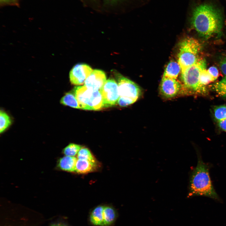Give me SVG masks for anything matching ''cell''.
Masks as SVG:
<instances>
[{
  "label": "cell",
  "instance_id": "1",
  "mask_svg": "<svg viewBox=\"0 0 226 226\" xmlns=\"http://www.w3.org/2000/svg\"><path fill=\"white\" fill-rule=\"evenodd\" d=\"M191 23L199 35L207 39L220 32L223 24V17L218 8L203 3L194 9Z\"/></svg>",
  "mask_w": 226,
  "mask_h": 226
},
{
  "label": "cell",
  "instance_id": "2",
  "mask_svg": "<svg viewBox=\"0 0 226 226\" xmlns=\"http://www.w3.org/2000/svg\"><path fill=\"white\" fill-rule=\"evenodd\" d=\"M197 154V164L191 173L188 196H202L218 200L211 180L208 166L202 160L200 153Z\"/></svg>",
  "mask_w": 226,
  "mask_h": 226
},
{
  "label": "cell",
  "instance_id": "3",
  "mask_svg": "<svg viewBox=\"0 0 226 226\" xmlns=\"http://www.w3.org/2000/svg\"><path fill=\"white\" fill-rule=\"evenodd\" d=\"M205 59L201 58L197 62L181 71V79L184 94L206 95L208 94L206 86L200 82L201 72L206 69Z\"/></svg>",
  "mask_w": 226,
  "mask_h": 226
},
{
  "label": "cell",
  "instance_id": "4",
  "mask_svg": "<svg viewBox=\"0 0 226 226\" xmlns=\"http://www.w3.org/2000/svg\"><path fill=\"white\" fill-rule=\"evenodd\" d=\"M202 50L201 43L192 37L184 39L180 45L178 62L181 71L197 62L201 58L200 55Z\"/></svg>",
  "mask_w": 226,
  "mask_h": 226
},
{
  "label": "cell",
  "instance_id": "5",
  "mask_svg": "<svg viewBox=\"0 0 226 226\" xmlns=\"http://www.w3.org/2000/svg\"><path fill=\"white\" fill-rule=\"evenodd\" d=\"M118 87L119 98L118 104L126 107L135 103L140 97L142 91L137 84L121 74L116 75Z\"/></svg>",
  "mask_w": 226,
  "mask_h": 226
},
{
  "label": "cell",
  "instance_id": "6",
  "mask_svg": "<svg viewBox=\"0 0 226 226\" xmlns=\"http://www.w3.org/2000/svg\"><path fill=\"white\" fill-rule=\"evenodd\" d=\"M73 91L80 109L97 110L103 108V98L100 90H93L83 86L75 87Z\"/></svg>",
  "mask_w": 226,
  "mask_h": 226
},
{
  "label": "cell",
  "instance_id": "7",
  "mask_svg": "<svg viewBox=\"0 0 226 226\" xmlns=\"http://www.w3.org/2000/svg\"><path fill=\"white\" fill-rule=\"evenodd\" d=\"M100 91L103 97V108L114 105L117 102L119 98L118 87L114 79L106 80Z\"/></svg>",
  "mask_w": 226,
  "mask_h": 226
},
{
  "label": "cell",
  "instance_id": "8",
  "mask_svg": "<svg viewBox=\"0 0 226 226\" xmlns=\"http://www.w3.org/2000/svg\"><path fill=\"white\" fill-rule=\"evenodd\" d=\"M159 88L161 95L166 99L175 97L181 94H184L183 85L177 79L163 77Z\"/></svg>",
  "mask_w": 226,
  "mask_h": 226
},
{
  "label": "cell",
  "instance_id": "9",
  "mask_svg": "<svg viewBox=\"0 0 226 226\" xmlns=\"http://www.w3.org/2000/svg\"><path fill=\"white\" fill-rule=\"evenodd\" d=\"M92 71V68L86 64L79 63L76 65L69 73L71 83L76 85L82 84Z\"/></svg>",
  "mask_w": 226,
  "mask_h": 226
},
{
  "label": "cell",
  "instance_id": "10",
  "mask_svg": "<svg viewBox=\"0 0 226 226\" xmlns=\"http://www.w3.org/2000/svg\"><path fill=\"white\" fill-rule=\"evenodd\" d=\"M106 81L105 72L100 70L95 69L86 80L84 86L93 90H100Z\"/></svg>",
  "mask_w": 226,
  "mask_h": 226
},
{
  "label": "cell",
  "instance_id": "11",
  "mask_svg": "<svg viewBox=\"0 0 226 226\" xmlns=\"http://www.w3.org/2000/svg\"><path fill=\"white\" fill-rule=\"evenodd\" d=\"M100 163L77 159L75 171L79 174H86L98 171L100 168Z\"/></svg>",
  "mask_w": 226,
  "mask_h": 226
},
{
  "label": "cell",
  "instance_id": "12",
  "mask_svg": "<svg viewBox=\"0 0 226 226\" xmlns=\"http://www.w3.org/2000/svg\"><path fill=\"white\" fill-rule=\"evenodd\" d=\"M77 160V158L75 156H64L59 160L58 166L64 171L75 172Z\"/></svg>",
  "mask_w": 226,
  "mask_h": 226
},
{
  "label": "cell",
  "instance_id": "13",
  "mask_svg": "<svg viewBox=\"0 0 226 226\" xmlns=\"http://www.w3.org/2000/svg\"><path fill=\"white\" fill-rule=\"evenodd\" d=\"M181 71V68L178 62L171 61L166 66L163 77L177 79Z\"/></svg>",
  "mask_w": 226,
  "mask_h": 226
},
{
  "label": "cell",
  "instance_id": "14",
  "mask_svg": "<svg viewBox=\"0 0 226 226\" xmlns=\"http://www.w3.org/2000/svg\"><path fill=\"white\" fill-rule=\"evenodd\" d=\"M104 206L102 205L97 206L92 211L90 215V220L94 225L103 226V210Z\"/></svg>",
  "mask_w": 226,
  "mask_h": 226
},
{
  "label": "cell",
  "instance_id": "15",
  "mask_svg": "<svg viewBox=\"0 0 226 226\" xmlns=\"http://www.w3.org/2000/svg\"><path fill=\"white\" fill-rule=\"evenodd\" d=\"M114 209L110 206H105L103 210V226H109L114 222L116 218Z\"/></svg>",
  "mask_w": 226,
  "mask_h": 226
},
{
  "label": "cell",
  "instance_id": "16",
  "mask_svg": "<svg viewBox=\"0 0 226 226\" xmlns=\"http://www.w3.org/2000/svg\"><path fill=\"white\" fill-rule=\"evenodd\" d=\"M210 88L218 96L226 98V76L210 86Z\"/></svg>",
  "mask_w": 226,
  "mask_h": 226
},
{
  "label": "cell",
  "instance_id": "17",
  "mask_svg": "<svg viewBox=\"0 0 226 226\" xmlns=\"http://www.w3.org/2000/svg\"><path fill=\"white\" fill-rule=\"evenodd\" d=\"M60 103L64 105L80 109L78 102L74 93L70 92L66 93L61 98Z\"/></svg>",
  "mask_w": 226,
  "mask_h": 226
},
{
  "label": "cell",
  "instance_id": "18",
  "mask_svg": "<svg viewBox=\"0 0 226 226\" xmlns=\"http://www.w3.org/2000/svg\"><path fill=\"white\" fill-rule=\"evenodd\" d=\"M77 155L78 159L86 160L93 162L98 161L90 150L87 148L83 147L79 151Z\"/></svg>",
  "mask_w": 226,
  "mask_h": 226
},
{
  "label": "cell",
  "instance_id": "19",
  "mask_svg": "<svg viewBox=\"0 0 226 226\" xmlns=\"http://www.w3.org/2000/svg\"><path fill=\"white\" fill-rule=\"evenodd\" d=\"M82 147L83 146L80 145L71 143L64 148L63 153L66 156H74L77 154Z\"/></svg>",
  "mask_w": 226,
  "mask_h": 226
},
{
  "label": "cell",
  "instance_id": "20",
  "mask_svg": "<svg viewBox=\"0 0 226 226\" xmlns=\"http://www.w3.org/2000/svg\"><path fill=\"white\" fill-rule=\"evenodd\" d=\"M11 123L9 116L5 112L0 110V133L3 132L10 125Z\"/></svg>",
  "mask_w": 226,
  "mask_h": 226
},
{
  "label": "cell",
  "instance_id": "21",
  "mask_svg": "<svg viewBox=\"0 0 226 226\" xmlns=\"http://www.w3.org/2000/svg\"><path fill=\"white\" fill-rule=\"evenodd\" d=\"M213 112L214 117L218 122L226 119V105L215 106Z\"/></svg>",
  "mask_w": 226,
  "mask_h": 226
},
{
  "label": "cell",
  "instance_id": "22",
  "mask_svg": "<svg viewBox=\"0 0 226 226\" xmlns=\"http://www.w3.org/2000/svg\"><path fill=\"white\" fill-rule=\"evenodd\" d=\"M216 79L205 69L202 71L200 76V82L202 85L206 86Z\"/></svg>",
  "mask_w": 226,
  "mask_h": 226
},
{
  "label": "cell",
  "instance_id": "23",
  "mask_svg": "<svg viewBox=\"0 0 226 226\" xmlns=\"http://www.w3.org/2000/svg\"><path fill=\"white\" fill-rule=\"evenodd\" d=\"M20 0H0L1 8L7 6L19 7Z\"/></svg>",
  "mask_w": 226,
  "mask_h": 226
},
{
  "label": "cell",
  "instance_id": "24",
  "mask_svg": "<svg viewBox=\"0 0 226 226\" xmlns=\"http://www.w3.org/2000/svg\"><path fill=\"white\" fill-rule=\"evenodd\" d=\"M208 73L216 80L219 76L218 70L214 66L210 67L207 70Z\"/></svg>",
  "mask_w": 226,
  "mask_h": 226
},
{
  "label": "cell",
  "instance_id": "25",
  "mask_svg": "<svg viewBox=\"0 0 226 226\" xmlns=\"http://www.w3.org/2000/svg\"><path fill=\"white\" fill-rule=\"evenodd\" d=\"M220 68L222 73L226 76V56L220 61Z\"/></svg>",
  "mask_w": 226,
  "mask_h": 226
},
{
  "label": "cell",
  "instance_id": "26",
  "mask_svg": "<svg viewBox=\"0 0 226 226\" xmlns=\"http://www.w3.org/2000/svg\"><path fill=\"white\" fill-rule=\"evenodd\" d=\"M219 128L223 131L226 132V119L218 122Z\"/></svg>",
  "mask_w": 226,
  "mask_h": 226
},
{
  "label": "cell",
  "instance_id": "27",
  "mask_svg": "<svg viewBox=\"0 0 226 226\" xmlns=\"http://www.w3.org/2000/svg\"><path fill=\"white\" fill-rule=\"evenodd\" d=\"M51 226H67L65 224L62 223H56L54 224Z\"/></svg>",
  "mask_w": 226,
  "mask_h": 226
},
{
  "label": "cell",
  "instance_id": "28",
  "mask_svg": "<svg viewBox=\"0 0 226 226\" xmlns=\"http://www.w3.org/2000/svg\"><path fill=\"white\" fill-rule=\"evenodd\" d=\"M110 1L113 2H116V1H117L118 0H110Z\"/></svg>",
  "mask_w": 226,
  "mask_h": 226
}]
</instances>
